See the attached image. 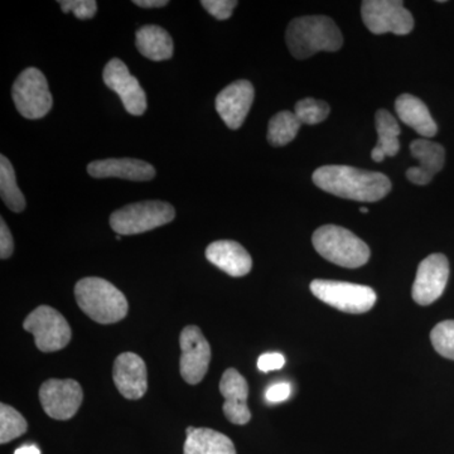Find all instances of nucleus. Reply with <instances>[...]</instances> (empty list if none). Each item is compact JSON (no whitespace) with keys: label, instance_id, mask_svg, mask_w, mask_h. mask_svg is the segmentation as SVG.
Returning <instances> with one entry per match:
<instances>
[{"label":"nucleus","instance_id":"f257e3e1","mask_svg":"<svg viewBox=\"0 0 454 454\" xmlns=\"http://www.w3.org/2000/svg\"><path fill=\"white\" fill-rule=\"evenodd\" d=\"M317 187L340 199L360 202L380 201L391 191L387 176L349 166H324L313 173Z\"/></svg>","mask_w":454,"mask_h":454},{"label":"nucleus","instance_id":"f03ea898","mask_svg":"<svg viewBox=\"0 0 454 454\" xmlns=\"http://www.w3.org/2000/svg\"><path fill=\"white\" fill-rule=\"evenodd\" d=\"M286 41L293 56L306 59L317 52H336L343 44L342 33L331 18L306 16L295 18L286 28Z\"/></svg>","mask_w":454,"mask_h":454},{"label":"nucleus","instance_id":"7ed1b4c3","mask_svg":"<svg viewBox=\"0 0 454 454\" xmlns=\"http://www.w3.org/2000/svg\"><path fill=\"white\" fill-rule=\"evenodd\" d=\"M74 298L82 312L100 325L121 322L129 310L127 297L103 278H82L74 286Z\"/></svg>","mask_w":454,"mask_h":454},{"label":"nucleus","instance_id":"20e7f679","mask_svg":"<svg viewBox=\"0 0 454 454\" xmlns=\"http://www.w3.org/2000/svg\"><path fill=\"white\" fill-rule=\"evenodd\" d=\"M313 247L319 255L342 268H360L369 262L370 247L345 227L325 225L313 234Z\"/></svg>","mask_w":454,"mask_h":454},{"label":"nucleus","instance_id":"39448f33","mask_svg":"<svg viewBox=\"0 0 454 454\" xmlns=\"http://www.w3.org/2000/svg\"><path fill=\"white\" fill-rule=\"evenodd\" d=\"M176 217L175 207L162 201H143L124 206L110 216V226L118 235H138L151 231Z\"/></svg>","mask_w":454,"mask_h":454},{"label":"nucleus","instance_id":"423d86ee","mask_svg":"<svg viewBox=\"0 0 454 454\" xmlns=\"http://www.w3.org/2000/svg\"><path fill=\"white\" fill-rule=\"evenodd\" d=\"M310 291L328 306L351 315L369 312L378 298L370 286L337 280H313Z\"/></svg>","mask_w":454,"mask_h":454},{"label":"nucleus","instance_id":"0eeeda50","mask_svg":"<svg viewBox=\"0 0 454 454\" xmlns=\"http://www.w3.org/2000/svg\"><path fill=\"white\" fill-rule=\"evenodd\" d=\"M12 98L20 115L32 121L46 116L53 106L46 76L35 67L26 68L18 76Z\"/></svg>","mask_w":454,"mask_h":454},{"label":"nucleus","instance_id":"6e6552de","mask_svg":"<svg viewBox=\"0 0 454 454\" xmlns=\"http://www.w3.org/2000/svg\"><path fill=\"white\" fill-rule=\"evenodd\" d=\"M23 328L35 337L42 352H56L65 348L73 337L70 325L64 316L50 306H40L26 317Z\"/></svg>","mask_w":454,"mask_h":454},{"label":"nucleus","instance_id":"1a4fd4ad","mask_svg":"<svg viewBox=\"0 0 454 454\" xmlns=\"http://www.w3.org/2000/svg\"><path fill=\"white\" fill-rule=\"evenodd\" d=\"M364 23L373 35H409L414 28L411 12L399 0H365L361 5Z\"/></svg>","mask_w":454,"mask_h":454},{"label":"nucleus","instance_id":"9d476101","mask_svg":"<svg viewBox=\"0 0 454 454\" xmlns=\"http://www.w3.org/2000/svg\"><path fill=\"white\" fill-rule=\"evenodd\" d=\"M179 346L182 351L179 358L182 378L187 384H200L210 366V343L197 325H187L179 336Z\"/></svg>","mask_w":454,"mask_h":454},{"label":"nucleus","instance_id":"9b49d317","mask_svg":"<svg viewBox=\"0 0 454 454\" xmlns=\"http://www.w3.org/2000/svg\"><path fill=\"white\" fill-rule=\"evenodd\" d=\"M82 400V385L73 379H50L42 384L40 389L42 408L56 420H68L74 417Z\"/></svg>","mask_w":454,"mask_h":454},{"label":"nucleus","instance_id":"f8f14e48","mask_svg":"<svg viewBox=\"0 0 454 454\" xmlns=\"http://www.w3.org/2000/svg\"><path fill=\"white\" fill-rule=\"evenodd\" d=\"M104 83L121 98L125 110L134 116H140L146 110V95L136 76L119 59L107 62L103 73Z\"/></svg>","mask_w":454,"mask_h":454},{"label":"nucleus","instance_id":"ddd939ff","mask_svg":"<svg viewBox=\"0 0 454 454\" xmlns=\"http://www.w3.org/2000/svg\"><path fill=\"white\" fill-rule=\"evenodd\" d=\"M450 278V262L443 254H432L418 267L413 284V300L420 306H429L443 294Z\"/></svg>","mask_w":454,"mask_h":454},{"label":"nucleus","instance_id":"4468645a","mask_svg":"<svg viewBox=\"0 0 454 454\" xmlns=\"http://www.w3.org/2000/svg\"><path fill=\"white\" fill-rule=\"evenodd\" d=\"M255 90L247 80L230 83L216 98V110L230 129L236 130L243 125L253 106Z\"/></svg>","mask_w":454,"mask_h":454},{"label":"nucleus","instance_id":"2eb2a0df","mask_svg":"<svg viewBox=\"0 0 454 454\" xmlns=\"http://www.w3.org/2000/svg\"><path fill=\"white\" fill-rule=\"evenodd\" d=\"M113 379L125 399L138 400L148 390V372L145 360L134 352H124L115 358Z\"/></svg>","mask_w":454,"mask_h":454},{"label":"nucleus","instance_id":"dca6fc26","mask_svg":"<svg viewBox=\"0 0 454 454\" xmlns=\"http://www.w3.org/2000/svg\"><path fill=\"white\" fill-rule=\"evenodd\" d=\"M221 395L225 397L223 403V414L226 419L232 424L244 426L252 419L247 396H249V385L243 375L235 369H227L220 381Z\"/></svg>","mask_w":454,"mask_h":454},{"label":"nucleus","instance_id":"f3484780","mask_svg":"<svg viewBox=\"0 0 454 454\" xmlns=\"http://www.w3.org/2000/svg\"><path fill=\"white\" fill-rule=\"evenodd\" d=\"M411 152L419 166L406 170V178L418 186H426L444 166L443 146L428 139H417L411 145Z\"/></svg>","mask_w":454,"mask_h":454},{"label":"nucleus","instance_id":"a211bd4d","mask_svg":"<svg viewBox=\"0 0 454 454\" xmlns=\"http://www.w3.org/2000/svg\"><path fill=\"white\" fill-rule=\"evenodd\" d=\"M206 258L230 277H245L253 268L250 254L243 245L232 240H219L208 245Z\"/></svg>","mask_w":454,"mask_h":454},{"label":"nucleus","instance_id":"6ab92c4d","mask_svg":"<svg viewBox=\"0 0 454 454\" xmlns=\"http://www.w3.org/2000/svg\"><path fill=\"white\" fill-rule=\"evenodd\" d=\"M88 172L94 178H121L138 182L151 181L155 177L152 164L134 158L95 160L89 164Z\"/></svg>","mask_w":454,"mask_h":454},{"label":"nucleus","instance_id":"aec40b11","mask_svg":"<svg viewBox=\"0 0 454 454\" xmlns=\"http://www.w3.org/2000/svg\"><path fill=\"white\" fill-rule=\"evenodd\" d=\"M395 110L400 121L413 128L420 136L432 138L437 134V124L420 98L411 94L400 95L395 101Z\"/></svg>","mask_w":454,"mask_h":454},{"label":"nucleus","instance_id":"412c9836","mask_svg":"<svg viewBox=\"0 0 454 454\" xmlns=\"http://www.w3.org/2000/svg\"><path fill=\"white\" fill-rule=\"evenodd\" d=\"M136 43L139 52L152 61H164L173 56L172 37L162 27H140L137 31Z\"/></svg>","mask_w":454,"mask_h":454},{"label":"nucleus","instance_id":"4be33fe9","mask_svg":"<svg viewBox=\"0 0 454 454\" xmlns=\"http://www.w3.org/2000/svg\"><path fill=\"white\" fill-rule=\"evenodd\" d=\"M184 454H236L231 439L210 428H196L187 435Z\"/></svg>","mask_w":454,"mask_h":454},{"label":"nucleus","instance_id":"5701e85b","mask_svg":"<svg viewBox=\"0 0 454 454\" xmlns=\"http://www.w3.org/2000/svg\"><path fill=\"white\" fill-rule=\"evenodd\" d=\"M376 131H378V145L372 149L373 162L380 163L385 157H394L400 149V127L393 115L387 110L380 109L376 113Z\"/></svg>","mask_w":454,"mask_h":454},{"label":"nucleus","instance_id":"b1692460","mask_svg":"<svg viewBox=\"0 0 454 454\" xmlns=\"http://www.w3.org/2000/svg\"><path fill=\"white\" fill-rule=\"evenodd\" d=\"M0 195L9 210L13 212L25 210V195L18 187L16 172L5 155H0Z\"/></svg>","mask_w":454,"mask_h":454},{"label":"nucleus","instance_id":"393cba45","mask_svg":"<svg viewBox=\"0 0 454 454\" xmlns=\"http://www.w3.org/2000/svg\"><path fill=\"white\" fill-rule=\"evenodd\" d=\"M301 122L294 113L280 112L269 121L268 142L273 146L289 145L297 137Z\"/></svg>","mask_w":454,"mask_h":454},{"label":"nucleus","instance_id":"a878e982","mask_svg":"<svg viewBox=\"0 0 454 454\" xmlns=\"http://www.w3.org/2000/svg\"><path fill=\"white\" fill-rule=\"evenodd\" d=\"M28 428L23 415L16 411L13 406L0 405V443L5 444L20 435L25 434Z\"/></svg>","mask_w":454,"mask_h":454},{"label":"nucleus","instance_id":"bb28decb","mask_svg":"<svg viewBox=\"0 0 454 454\" xmlns=\"http://www.w3.org/2000/svg\"><path fill=\"white\" fill-rule=\"evenodd\" d=\"M330 106L325 101L307 98L295 104V115L301 124L316 125L330 115Z\"/></svg>","mask_w":454,"mask_h":454},{"label":"nucleus","instance_id":"cd10ccee","mask_svg":"<svg viewBox=\"0 0 454 454\" xmlns=\"http://www.w3.org/2000/svg\"><path fill=\"white\" fill-rule=\"evenodd\" d=\"M433 348L441 356L454 360V321H443L430 333Z\"/></svg>","mask_w":454,"mask_h":454},{"label":"nucleus","instance_id":"c85d7f7f","mask_svg":"<svg viewBox=\"0 0 454 454\" xmlns=\"http://www.w3.org/2000/svg\"><path fill=\"white\" fill-rule=\"evenodd\" d=\"M64 13L73 12L79 20H91L97 14L98 3L95 0H59Z\"/></svg>","mask_w":454,"mask_h":454},{"label":"nucleus","instance_id":"c756f323","mask_svg":"<svg viewBox=\"0 0 454 454\" xmlns=\"http://www.w3.org/2000/svg\"><path fill=\"white\" fill-rule=\"evenodd\" d=\"M201 5L212 17L225 20L231 17L238 2L236 0H202Z\"/></svg>","mask_w":454,"mask_h":454},{"label":"nucleus","instance_id":"7c9ffc66","mask_svg":"<svg viewBox=\"0 0 454 454\" xmlns=\"http://www.w3.org/2000/svg\"><path fill=\"white\" fill-rule=\"evenodd\" d=\"M14 252L13 236L4 219L0 220V258L9 259Z\"/></svg>","mask_w":454,"mask_h":454},{"label":"nucleus","instance_id":"2f4dec72","mask_svg":"<svg viewBox=\"0 0 454 454\" xmlns=\"http://www.w3.org/2000/svg\"><path fill=\"white\" fill-rule=\"evenodd\" d=\"M284 364H286V358H284L282 354H278V352L262 355L258 360L259 370L262 372L280 370L284 366Z\"/></svg>","mask_w":454,"mask_h":454},{"label":"nucleus","instance_id":"473e14b6","mask_svg":"<svg viewBox=\"0 0 454 454\" xmlns=\"http://www.w3.org/2000/svg\"><path fill=\"white\" fill-rule=\"evenodd\" d=\"M292 387L288 382H278V384L271 385L267 390L268 402L270 403H282L284 400L288 399L291 396Z\"/></svg>","mask_w":454,"mask_h":454},{"label":"nucleus","instance_id":"72a5a7b5","mask_svg":"<svg viewBox=\"0 0 454 454\" xmlns=\"http://www.w3.org/2000/svg\"><path fill=\"white\" fill-rule=\"evenodd\" d=\"M134 4L140 8H162L168 5V0H134Z\"/></svg>","mask_w":454,"mask_h":454},{"label":"nucleus","instance_id":"f704fd0d","mask_svg":"<svg viewBox=\"0 0 454 454\" xmlns=\"http://www.w3.org/2000/svg\"><path fill=\"white\" fill-rule=\"evenodd\" d=\"M14 454H41V450L35 446H25L18 448Z\"/></svg>","mask_w":454,"mask_h":454},{"label":"nucleus","instance_id":"c9c22d12","mask_svg":"<svg viewBox=\"0 0 454 454\" xmlns=\"http://www.w3.org/2000/svg\"><path fill=\"white\" fill-rule=\"evenodd\" d=\"M196 428H193V427H188V428L186 429V435H190L191 433L193 432V430H195Z\"/></svg>","mask_w":454,"mask_h":454},{"label":"nucleus","instance_id":"e433bc0d","mask_svg":"<svg viewBox=\"0 0 454 454\" xmlns=\"http://www.w3.org/2000/svg\"><path fill=\"white\" fill-rule=\"evenodd\" d=\"M360 212H363V214H367V212H369V208L360 207Z\"/></svg>","mask_w":454,"mask_h":454}]
</instances>
